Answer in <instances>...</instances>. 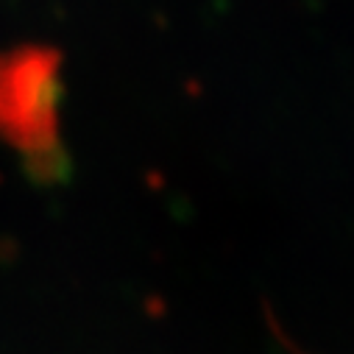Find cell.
I'll use <instances>...</instances> for the list:
<instances>
[{"label":"cell","mask_w":354,"mask_h":354,"mask_svg":"<svg viewBox=\"0 0 354 354\" xmlns=\"http://www.w3.org/2000/svg\"><path fill=\"white\" fill-rule=\"evenodd\" d=\"M59 56L45 48L0 53V142L17 148L37 170L59 153Z\"/></svg>","instance_id":"6da1fadb"}]
</instances>
